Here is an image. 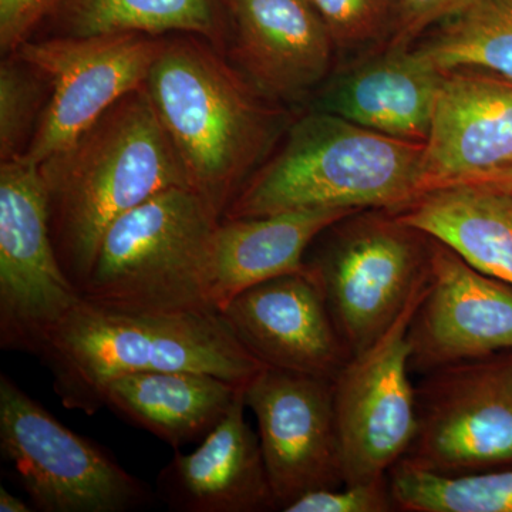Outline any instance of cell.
Here are the masks:
<instances>
[{
  "label": "cell",
  "instance_id": "30",
  "mask_svg": "<svg viewBox=\"0 0 512 512\" xmlns=\"http://www.w3.org/2000/svg\"><path fill=\"white\" fill-rule=\"evenodd\" d=\"M460 184L490 185V187L512 191V164L507 165V167L498 168V170L490 171V173L470 178V180Z\"/></svg>",
  "mask_w": 512,
  "mask_h": 512
},
{
  "label": "cell",
  "instance_id": "31",
  "mask_svg": "<svg viewBox=\"0 0 512 512\" xmlns=\"http://www.w3.org/2000/svg\"><path fill=\"white\" fill-rule=\"evenodd\" d=\"M33 510L35 508H30V505L16 495L10 494L5 487H0V512H30Z\"/></svg>",
  "mask_w": 512,
  "mask_h": 512
},
{
  "label": "cell",
  "instance_id": "26",
  "mask_svg": "<svg viewBox=\"0 0 512 512\" xmlns=\"http://www.w3.org/2000/svg\"><path fill=\"white\" fill-rule=\"evenodd\" d=\"M335 46L355 47L393 32L396 0H309Z\"/></svg>",
  "mask_w": 512,
  "mask_h": 512
},
{
  "label": "cell",
  "instance_id": "1",
  "mask_svg": "<svg viewBox=\"0 0 512 512\" xmlns=\"http://www.w3.org/2000/svg\"><path fill=\"white\" fill-rule=\"evenodd\" d=\"M39 168L57 258L80 295L117 218L158 192L195 188L144 86Z\"/></svg>",
  "mask_w": 512,
  "mask_h": 512
},
{
  "label": "cell",
  "instance_id": "16",
  "mask_svg": "<svg viewBox=\"0 0 512 512\" xmlns=\"http://www.w3.org/2000/svg\"><path fill=\"white\" fill-rule=\"evenodd\" d=\"M245 390L225 419L190 454L175 450L156 494L178 512L278 511L259 436L245 420Z\"/></svg>",
  "mask_w": 512,
  "mask_h": 512
},
{
  "label": "cell",
  "instance_id": "12",
  "mask_svg": "<svg viewBox=\"0 0 512 512\" xmlns=\"http://www.w3.org/2000/svg\"><path fill=\"white\" fill-rule=\"evenodd\" d=\"M278 511L345 485L335 387L325 377L264 367L245 387Z\"/></svg>",
  "mask_w": 512,
  "mask_h": 512
},
{
  "label": "cell",
  "instance_id": "3",
  "mask_svg": "<svg viewBox=\"0 0 512 512\" xmlns=\"http://www.w3.org/2000/svg\"><path fill=\"white\" fill-rule=\"evenodd\" d=\"M426 144L367 130L328 111L303 117L235 195L225 220L316 210L399 211L424 194Z\"/></svg>",
  "mask_w": 512,
  "mask_h": 512
},
{
  "label": "cell",
  "instance_id": "20",
  "mask_svg": "<svg viewBox=\"0 0 512 512\" xmlns=\"http://www.w3.org/2000/svg\"><path fill=\"white\" fill-rule=\"evenodd\" d=\"M247 384L208 373L168 370L111 380L101 404L174 450L202 441L225 419Z\"/></svg>",
  "mask_w": 512,
  "mask_h": 512
},
{
  "label": "cell",
  "instance_id": "7",
  "mask_svg": "<svg viewBox=\"0 0 512 512\" xmlns=\"http://www.w3.org/2000/svg\"><path fill=\"white\" fill-rule=\"evenodd\" d=\"M0 451L37 511L126 512L153 500L146 483L110 451L64 426L5 373Z\"/></svg>",
  "mask_w": 512,
  "mask_h": 512
},
{
  "label": "cell",
  "instance_id": "14",
  "mask_svg": "<svg viewBox=\"0 0 512 512\" xmlns=\"http://www.w3.org/2000/svg\"><path fill=\"white\" fill-rule=\"evenodd\" d=\"M218 313L262 366L335 380L349 362L322 292L308 274L252 286Z\"/></svg>",
  "mask_w": 512,
  "mask_h": 512
},
{
  "label": "cell",
  "instance_id": "21",
  "mask_svg": "<svg viewBox=\"0 0 512 512\" xmlns=\"http://www.w3.org/2000/svg\"><path fill=\"white\" fill-rule=\"evenodd\" d=\"M400 221L512 285V191L481 184L437 188L393 211Z\"/></svg>",
  "mask_w": 512,
  "mask_h": 512
},
{
  "label": "cell",
  "instance_id": "11",
  "mask_svg": "<svg viewBox=\"0 0 512 512\" xmlns=\"http://www.w3.org/2000/svg\"><path fill=\"white\" fill-rule=\"evenodd\" d=\"M163 45L144 33L26 40L15 53L45 77L52 96L22 156L40 165L70 146L117 101L144 86Z\"/></svg>",
  "mask_w": 512,
  "mask_h": 512
},
{
  "label": "cell",
  "instance_id": "27",
  "mask_svg": "<svg viewBox=\"0 0 512 512\" xmlns=\"http://www.w3.org/2000/svg\"><path fill=\"white\" fill-rule=\"evenodd\" d=\"M396 511L389 476L372 483L345 484L311 491L284 512H390Z\"/></svg>",
  "mask_w": 512,
  "mask_h": 512
},
{
  "label": "cell",
  "instance_id": "28",
  "mask_svg": "<svg viewBox=\"0 0 512 512\" xmlns=\"http://www.w3.org/2000/svg\"><path fill=\"white\" fill-rule=\"evenodd\" d=\"M471 0H396L390 47H409L433 26L456 15Z\"/></svg>",
  "mask_w": 512,
  "mask_h": 512
},
{
  "label": "cell",
  "instance_id": "25",
  "mask_svg": "<svg viewBox=\"0 0 512 512\" xmlns=\"http://www.w3.org/2000/svg\"><path fill=\"white\" fill-rule=\"evenodd\" d=\"M8 59L0 67V156L2 161L22 156L25 143L36 120L46 82L25 60Z\"/></svg>",
  "mask_w": 512,
  "mask_h": 512
},
{
  "label": "cell",
  "instance_id": "9",
  "mask_svg": "<svg viewBox=\"0 0 512 512\" xmlns=\"http://www.w3.org/2000/svg\"><path fill=\"white\" fill-rule=\"evenodd\" d=\"M403 463L444 476L512 467V350L421 376Z\"/></svg>",
  "mask_w": 512,
  "mask_h": 512
},
{
  "label": "cell",
  "instance_id": "17",
  "mask_svg": "<svg viewBox=\"0 0 512 512\" xmlns=\"http://www.w3.org/2000/svg\"><path fill=\"white\" fill-rule=\"evenodd\" d=\"M234 53L256 89L295 99L328 76L335 42L309 0H231Z\"/></svg>",
  "mask_w": 512,
  "mask_h": 512
},
{
  "label": "cell",
  "instance_id": "15",
  "mask_svg": "<svg viewBox=\"0 0 512 512\" xmlns=\"http://www.w3.org/2000/svg\"><path fill=\"white\" fill-rule=\"evenodd\" d=\"M511 164L512 83L468 70L444 73L424 151V194Z\"/></svg>",
  "mask_w": 512,
  "mask_h": 512
},
{
  "label": "cell",
  "instance_id": "23",
  "mask_svg": "<svg viewBox=\"0 0 512 512\" xmlns=\"http://www.w3.org/2000/svg\"><path fill=\"white\" fill-rule=\"evenodd\" d=\"M417 52L443 73L468 70L512 83V0H471Z\"/></svg>",
  "mask_w": 512,
  "mask_h": 512
},
{
  "label": "cell",
  "instance_id": "5",
  "mask_svg": "<svg viewBox=\"0 0 512 512\" xmlns=\"http://www.w3.org/2000/svg\"><path fill=\"white\" fill-rule=\"evenodd\" d=\"M144 89L195 190L224 217L268 146V111L227 64L191 43H164Z\"/></svg>",
  "mask_w": 512,
  "mask_h": 512
},
{
  "label": "cell",
  "instance_id": "2",
  "mask_svg": "<svg viewBox=\"0 0 512 512\" xmlns=\"http://www.w3.org/2000/svg\"><path fill=\"white\" fill-rule=\"evenodd\" d=\"M63 406L92 416L103 409L101 390L134 373H208L248 384L265 366L248 352L217 311H114L82 301L40 349Z\"/></svg>",
  "mask_w": 512,
  "mask_h": 512
},
{
  "label": "cell",
  "instance_id": "18",
  "mask_svg": "<svg viewBox=\"0 0 512 512\" xmlns=\"http://www.w3.org/2000/svg\"><path fill=\"white\" fill-rule=\"evenodd\" d=\"M444 73L409 47L356 67L333 82L319 110L400 140H429Z\"/></svg>",
  "mask_w": 512,
  "mask_h": 512
},
{
  "label": "cell",
  "instance_id": "10",
  "mask_svg": "<svg viewBox=\"0 0 512 512\" xmlns=\"http://www.w3.org/2000/svg\"><path fill=\"white\" fill-rule=\"evenodd\" d=\"M426 281L386 332L333 380L345 484L389 476L406 457L417 430V393L409 367V332Z\"/></svg>",
  "mask_w": 512,
  "mask_h": 512
},
{
  "label": "cell",
  "instance_id": "29",
  "mask_svg": "<svg viewBox=\"0 0 512 512\" xmlns=\"http://www.w3.org/2000/svg\"><path fill=\"white\" fill-rule=\"evenodd\" d=\"M60 0H0V46L16 52Z\"/></svg>",
  "mask_w": 512,
  "mask_h": 512
},
{
  "label": "cell",
  "instance_id": "8",
  "mask_svg": "<svg viewBox=\"0 0 512 512\" xmlns=\"http://www.w3.org/2000/svg\"><path fill=\"white\" fill-rule=\"evenodd\" d=\"M82 301L64 274L50 231L39 165L23 156L0 167V346L39 355Z\"/></svg>",
  "mask_w": 512,
  "mask_h": 512
},
{
  "label": "cell",
  "instance_id": "19",
  "mask_svg": "<svg viewBox=\"0 0 512 512\" xmlns=\"http://www.w3.org/2000/svg\"><path fill=\"white\" fill-rule=\"evenodd\" d=\"M359 211L282 212L266 217L222 218L212 249L211 303L220 312L239 293L269 279L308 274L313 242L333 224Z\"/></svg>",
  "mask_w": 512,
  "mask_h": 512
},
{
  "label": "cell",
  "instance_id": "4",
  "mask_svg": "<svg viewBox=\"0 0 512 512\" xmlns=\"http://www.w3.org/2000/svg\"><path fill=\"white\" fill-rule=\"evenodd\" d=\"M221 220L195 188L158 192L107 229L82 298L124 312L215 311L211 264Z\"/></svg>",
  "mask_w": 512,
  "mask_h": 512
},
{
  "label": "cell",
  "instance_id": "24",
  "mask_svg": "<svg viewBox=\"0 0 512 512\" xmlns=\"http://www.w3.org/2000/svg\"><path fill=\"white\" fill-rule=\"evenodd\" d=\"M389 484L396 511L512 512V467L444 476L400 461Z\"/></svg>",
  "mask_w": 512,
  "mask_h": 512
},
{
  "label": "cell",
  "instance_id": "22",
  "mask_svg": "<svg viewBox=\"0 0 512 512\" xmlns=\"http://www.w3.org/2000/svg\"><path fill=\"white\" fill-rule=\"evenodd\" d=\"M52 15L66 36L180 32L218 43L231 25V0H60Z\"/></svg>",
  "mask_w": 512,
  "mask_h": 512
},
{
  "label": "cell",
  "instance_id": "6",
  "mask_svg": "<svg viewBox=\"0 0 512 512\" xmlns=\"http://www.w3.org/2000/svg\"><path fill=\"white\" fill-rule=\"evenodd\" d=\"M305 259L350 357L393 325L429 276L430 237L393 211L355 212Z\"/></svg>",
  "mask_w": 512,
  "mask_h": 512
},
{
  "label": "cell",
  "instance_id": "13",
  "mask_svg": "<svg viewBox=\"0 0 512 512\" xmlns=\"http://www.w3.org/2000/svg\"><path fill=\"white\" fill-rule=\"evenodd\" d=\"M407 340L419 376L512 350V285L430 238L429 281Z\"/></svg>",
  "mask_w": 512,
  "mask_h": 512
}]
</instances>
